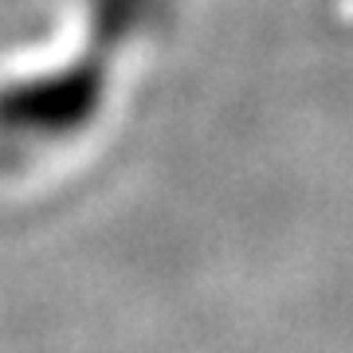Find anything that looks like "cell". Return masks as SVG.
Listing matches in <instances>:
<instances>
[{"mask_svg":"<svg viewBox=\"0 0 353 353\" xmlns=\"http://www.w3.org/2000/svg\"><path fill=\"white\" fill-rule=\"evenodd\" d=\"M102 79L90 67H75L67 75H51L48 83L0 90V122L12 130H36V134H59V130H83L99 114Z\"/></svg>","mask_w":353,"mask_h":353,"instance_id":"obj_1","label":"cell"}]
</instances>
